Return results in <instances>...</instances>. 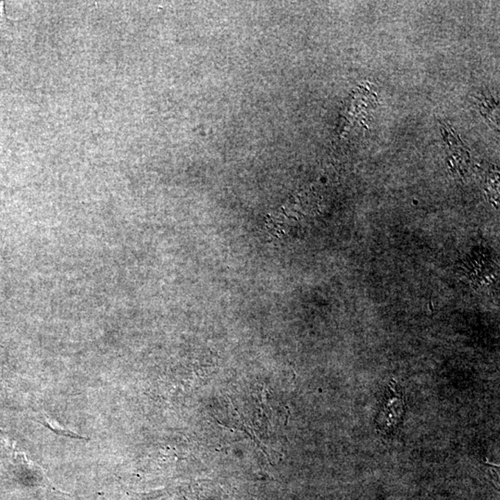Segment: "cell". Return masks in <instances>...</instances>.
<instances>
[{
    "label": "cell",
    "instance_id": "cell-1",
    "mask_svg": "<svg viewBox=\"0 0 500 500\" xmlns=\"http://www.w3.org/2000/svg\"><path fill=\"white\" fill-rule=\"evenodd\" d=\"M223 485L212 480H190L166 490L138 495L136 500H228Z\"/></svg>",
    "mask_w": 500,
    "mask_h": 500
}]
</instances>
